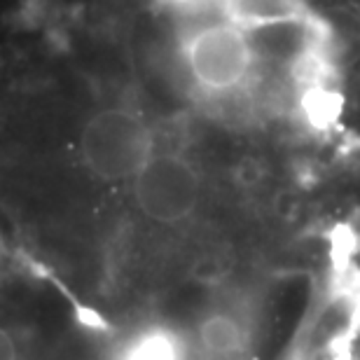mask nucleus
I'll list each match as a JSON object with an SVG mask.
<instances>
[{"instance_id": "1", "label": "nucleus", "mask_w": 360, "mask_h": 360, "mask_svg": "<svg viewBox=\"0 0 360 360\" xmlns=\"http://www.w3.org/2000/svg\"><path fill=\"white\" fill-rule=\"evenodd\" d=\"M199 342L206 354L215 358H234L243 347V330L234 316L211 314L199 328Z\"/></svg>"}, {"instance_id": "3", "label": "nucleus", "mask_w": 360, "mask_h": 360, "mask_svg": "<svg viewBox=\"0 0 360 360\" xmlns=\"http://www.w3.org/2000/svg\"><path fill=\"white\" fill-rule=\"evenodd\" d=\"M0 360H24V344L12 326L0 321Z\"/></svg>"}, {"instance_id": "4", "label": "nucleus", "mask_w": 360, "mask_h": 360, "mask_svg": "<svg viewBox=\"0 0 360 360\" xmlns=\"http://www.w3.org/2000/svg\"><path fill=\"white\" fill-rule=\"evenodd\" d=\"M28 0H0V24H5L12 14H17Z\"/></svg>"}, {"instance_id": "2", "label": "nucleus", "mask_w": 360, "mask_h": 360, "mask_svg": "<svg viewBox=\"0 0 360 360\" xmlns=\"http://www.w3.org/2000/svg\"><path fill=\"white\" fill-rule=\"evenodd\" d=\"M124 360H180V351L169 335L150 333L129 347Z\"/></svg>"}]
</instances>
